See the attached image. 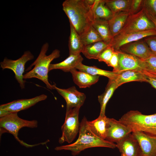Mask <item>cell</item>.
Segmentation results:
<instances>
[{
	"label": "cell",
	"instance_id": "6da1fadb",
	"mask_svg": "<svg viewBox=\"0 0 156 156\" xmlns=\"http://www.w3.org/2000/svg\"><path fill=\"white\" fill-rule=\"evenodd\" d=\"M94 5H89L86 0H66L62 3L63 10L70 23L80 35L92 25Z\"/></svg>",
	"mask_w": 156,
	"mask_h": 156
},
{
	"label": "cell",
	"instance_id": "7a4b0ae2",
	"mask_svg": "<svg viewBox=\"0 0 156 156\" xmlns=\"http://www.w3.org/2000/svg\"><path fill=\"white\" fill-rule=\"evenodd\" d=\"M88 122L86 118L84 117L80 123L79 137L76 141L68 145L57 146L55 150L70 151L72 155H75L89 148L105 147L113 149L116 148V144L102 139L94 135L90 129Z\"/></svg>",
	"mask_w": 156,
	"mask_h": 156
},
{
	"label": "cell",
	"instance_id": "3957f363",
	"mask_svg": "<svg viewBox=\"0 0 156 156\" xmlns=\"http://www.w3.org/2000/svg\"><path fill=\"white\" fill-rule=\"evenodd\" d=\"M49 47V45L47 42L43 44L37 58L26 71L29 70L34 66V68L24 75L23 79H25L37 78L43 82L48 88L53 90L54 89L53 85H52L49 83L48 79L49 67L53 60L60 57V52L59 50L55 49L51 54L47 55L46 54Z\"/></svg>",
	"mask_w": 156,
	"mask_h": 156
},
{
	"label": "cell",
	"instance_id": "277c9868",
	"mask_svg": "<svg viewBox=\"0 0 156 156\" xmlns=\"http://www.w3.org/2000/svg\"><path fill=\"white\" fill-rule=\"evenodd\" d=\"M119 120L129 127L132 132L142 131L156 135V113L145 115L137 110H131Z\"/></svg>",
	"mask_w": 156,
	"mask_h": 156
},
{
	"label": "cell",
	"instance_id": "5b68a950",
	"mask_svg": "<svg viewBox=\"0 0 156 156\" xmlns=\"http://www.w3.org/2000/svg\"><path fill=\"white\" fill-rule=\"evenodd\" d=\"M0 127L12 134L21 145L26 147H32L41 143L34 145L27 144L21 140L18 137L19 130L24 127L36 128L38 122L36 120H29L19 117L17 113H11L0 117Z\"/></svg>",
	"mask_w": 156,
	"mask_h": 156
},
{
	"label": "cell",
	"instance_id": "8992f818",
	"mask_svg": "<svg viewBox=\"0 0 156 156\" xmlns=\"http://www.w3.org/2000/svg\"><path fill=\"white\" fill-rule=\"evenodd\" d=\"M80 107L66 109L65 121L61 127L62 135L59 142L70 143L75 139L79 132L80 124L79 115Z\"/></svg>",
	"mask_w": 156,
	"mask_h": 156
},
{
	"label": "cell",
	"instance_id": "52a82bcc",
	"mask_svg": "<svg viewBox=\"0 0 156 156\" xmlns=\"http://www.w3.org/2000/svg\"><path fill=\"white\" fill-rule=\"evenodd\" d=\"M155 29L154 23L147 17L142 8L137 13L129 15L124 26L118 34L139 32Z\"/></svg>",
	"mask_w": 156,
	"mask_h": 156
},
{
	"label": "cell",
	"instance_id": "ba28073f",
	"mask_svg": "<svg viewBox=\"0 0 156 156\" xmlns=\"http://www.w3.org/2000/svg\"><path fill=\"white\" fill-rule=\"evenodd\" d=\"M34 58L33 54L29 51L25 52L18 59L12 60L5 57L0 63V67L3 70L5 69L12 70L15 74V78L22 89L25 88L26 81L23 79V73L26 63Z\"/></svg>",
	"mask_w": 156,
	"mask_h": 156
},
{
	"label": "cell",
	"instance_id": "9c48e42d",
	"mask_svg": "<svg viewBox=\"0 0 156 156\" xmlns=\"http://www.w3.org/2000/svg\"><path fill=\"white\" fill-rule=\"evenodd\" d=\"M47 98V95L42 94L33 98L18 99L2 104L0 106V117L10 113H18L27 109Z\"/></svg>",
	"mask_w": 156,
	"mask_h": 156
},
{
	"label": "cell",
	"instance_id": "30bf717a",
	"mask_svg": "<svg viewBox=\"0 0 156 156\" xmlns=\"http://www.w3.org/2000/svg\"><path fill=\"white\" fill-rule=\"evenodd\" d=\"M156 36V29L127 34H118L113 37L109 46L115 51H119L122 46L146 37Z\"/></svg>",
	"mask_w": 156,
	"mask_h": 156
},
{
	"label": "cell",
	"instance_id": "8fae6325",
	"mask_svg": "<svg viewBox=\"0 0 156 156\" xmlns=\"http://www.w3.org/2000/svg\"><path fill=\"white\" fill-rule=\"evenodd\" d=\"M132 132L129 127L119 120L109 118L105 140L117 144Z\"/></svg>",
	"mask_w": 156,
	"mask_h": 156
},
{
	"label": "cell",
	"instance_id": "7c38bea8",
	"mask_svg": "<svg viewBox=\"0 0 156 156\" xmlns=\"http://www.w3.org/2000/svg\"><path fill=\"white\" fill-rule=\"evenodd\" d=\"M55 89L65 100L66 109L81 107L83 104L86 98L85 94L79 91L74 86L67 89H62L57 87L53 84Z\"/></svg>",
	"mask_w": 156,
	"mask_h": 156
},
{
	"label": "cell",
	"instance_id": "4fadbf2b",
	"mask_svg": "<svg viewBox=\"0 0 156 156\" xmlns=\"http://www.w3.org/2000/svg\"><path fill=\"white\" fill-rule=\"evenodd\" d=\"M132 133L139 144L142 156H156V135L138 131Z\"/></svg>",
	"mask_w": 156,
	"mask_h": 156
},
{
	"label": "cell",
	"instance_id": "5bb4252c",
	"mask_svg": "<svg viewBox=\"0 0 156 156\" xmlns=\"http://www.w3.org/2000/svg\"><path fill=\"white\" fill-rule=\"evenodd\" d=\"M119 57L118 73L129 70H145L143 61L132 55L118 51Z\"/></svg>",
	"mask_w": 156,
	"mask_h": 156
},
{
	"label": "cell",
	"instance_id": "9a60e30c",
	"mask_svg": "<svg viewBox=\"0 0 156 156\" xmlns=\"http://www.w3.org/2000/svg\"><path fill=\"white\" fill-rule=\"evenodd\" d=\"M119 51L135 56L143 60L153 54L146 43L141 40L124 45L120 48Z\"/></svg>",
	"mask_w": 156,
	"mask_h": 156
},
{
	"label": "cell",
	"instance_id": "2e32d148",
	"mask_svg": "<svg viewBox=\"0 0 156 156\" xmlns=\"http://www.w3.org/2000/svg\"><path fill=\"white\" fill-rule=\"evenodd\" d=\"M116 144L121 154L125 156H142L139 144L132 133Z\"/></svg>",
	"mask_w": 156,
	"mask_h": 156
},
{
	"label": "cell",
	"instance_id": "e0dca14e",
	"mask_svg": "<svg viewBox=\"0 0 156 156\" xmlns=\"http://www.w3.org/2000/svg\"><path fill=\"white\" fill-rule=\"evenodd\" d=\"M83 58L80 54L69 55V56L63 61L58 63L51 64L49 71L54 69H60L65 72H70L82 63Z\"/></svg>",
	"mask_w": 156,
	"mask_h": 156
},
{
	"label": "cell",
	"instance_id": "ac0fdd59",
	"mask_svg": "<svg viewBox=\"0 0 156 156\" xmlns=\"http://www.w3.org/2000/svg\"><path fill=\"white\" fill-rule=\"evenodd\" d=\"M74 83L80 88H89L97 83L99 76H94L75 69L70 72Z\"/></svg>",
	"mask_w": 156,
	"mask_h": 156
},
{
	"label": "cell",
	"instance_id": "d6986e66",
	"mask_svg": "<svg viewBox=\"0 0 156 156\" xmlns=\"http://www.w3.org/2000/svg\"><path fill=\"white\" fill-rule=\"evenodd\" d=\"M108 118L106 116H99L96 119L88 122V126L92 132L102 139L105 140L107 137Z\"/></svg>",
	"mask_w": 156,
	"mask_h": 156
},
{
	"label": "cell",
	"instance_id": "ffe728a7",
	"mask_svg": "<svg viewBox=\"0 0 156 156\" xmlns=\"http://www.w3.org/2000/svg\"><path fill=\"white\" fill-rule=\"evenodd\" d=\"M114 80L119 87L124 83L131 81L146 82V77L143 71L129 70L118 73Z\"/></svg>",
	"mask_w": 156,
	"mask_h": 156
},
{
	"label": "cell",
	"instance_id": "44dd1931",
	"mask_svg": "<svg viewBox=\"0 0 156 156\" xmlns=\"http://www.w3.org/2000/svg\"><path fill=\"white\" fill-rule=\"evenodd\" d=\"M129 13L120 12L113 15L108 21L111 34L113 37L118 34L124 26Z\"/></svg>",
	"mask_w": 156,
	"mask_h": 156
},
{
	"label": "cell",
	"instance_id": "7402d4cb",
	"mask_svg": "<svg viewBox=\"0 0 156 156\" xmlns=\"http://www.w3.org/2000/svg\"><path fill=\"white\" fill-rule=\"evenodd\" d=\"M118 87L114 80L109 79L104 92L98 96V100L100 105V116H105L106 105L113 94L115 90Z\"/></svg>",
	"mask_w": 156,
	"mask_h": 156
},
{
	"label": "cell",
	"instance_id": "603a6c76",
	"mask_svg": "<svg viewBox=\"0 0 156 156\" xmlns=\"http://www.w3.org/2000/svg\"><path fill=\"white\" fill-rule=\"evenodd\" d=\"M109 46L103 41H101L84 46L81 53L87 58L97 60L101 53Z\"/></svg>",
	"mask_w": 156,
	"mask_h": 156
},
{
	"label": "cell",
	"instance_id": "cb8c5ba5",
	"mask_svg": "<svg viewBox=\"0 0 156 156\" xmlns=\"http://www.w3.org/2000/svg\"><path fill=\"white\" fill-rule=\"evenodd\" d=\"M70 33L68 44L69 55L80 54L81 53L84 45L80 35L70 23Z\"/></svg>",
	"mask_w": 156,
	"mask_h": 156
},
{
	"label": "cell",
	"instance_id": "d4e9b609",
	"mask_svg": "<svg viewBox=\"0 0 156 156\" xmlns=\"http://www.w3.org/2000/svg\"><path fill=\"white\" fill-rule=\"evenodd\" d=\"M92 25L101 36L103 41L109 45L113 37L108 21L99 18H94Z\"/></svg>",
	"mask_w": 156,
	"mask_h": 156
},
{
	"label": "cell",
	"instance_id": "484cf974",
	"mask_svg": "<svg viewBox=\"0 0 156 156\" xmlns=\"http://www.w3.org/2000/svg\"><path fill=\"white\" fill-rule=\"evenodd\" d=\"M76 69L94 76H103L107 77L110 80H115L118 73L113 71L106 70L99 68L94 66H88L83 64H79Z\"/></svg>",
	"mask_w": 156,
	"mask_h": 156
},
{
	"label": "cell",
	"instance_id": "4316f807",
	"mask_svg": "<svg viewBox=\"0 0 156 156\" xmlns=\"http://www.w3.org/2000/svg\"><path fill=\"white\" fill-rule=\"evenodd\" d=\"M94 18L109 20L112 17L111 10L106 5L105 0H95L93 7Z\"/></svg>",
	"mask_w": 156,
	"mask_h": 156
},
{
	"label": "cell",
	"instance_id": "83f0119b",
	"mask_svg": "<svg viewBox=\"0 0 156 156\" xmlns=\"http://www.w3.org/2000/svg\"><path fill=\"white\" fill-rule=\"evenodd\" d=\"M113 15L120 12L129 13L132 0H105Z\"/></svg>",
	"mask_w": 156,
	"mask_h": 156
},
{
	"label": "cell",
	"instance_id": "f1b7e54d",
	"mask_svg": "<svg viewBox=\"0 0 156 156\" xmlns=\"http://www.w3.org/2000/svg\"><path fill=\"white\" fill-rule=\"evenodd\" d=\"M80 36L84 46L103 41L101 36L92 25Z\"/></svg>",
	"mask_w": 156,
	"mask_h": 156
},
{
	"label": "cell",
	"instance_id": "f546056e",
	"mask_svg": "<svg viewBox=\"0 0 156 156\" xmlns=\"http://www.w3.org/2000/svg\"><path fill=\"white\" fill-rule=\"evenodd\" d=\"M143 61L145 65L144 71L156 75V55L153 54L148 58Z\"/></svg>",
	"mask_w": 156,
	"mask_h": 156
},
{
	"label": "cell",
	"instance_id": "4dcf8cb0",
	"mask_svg": "<svg viewBox=\"0 0 156 156\" xmlns=\"http://www.w3.org/2000/svg\"><path fill=\"white\" fill-rule=\"evenodd\" d=\"M142 8L145 12L156 17V0H144Z\"/></svg>",
	"mask_w": 156,
	"mask_h": 156
},
{
	"label": "cell",
	"instance_id": "1f68e13d",
	"mask_svg": "<svg viewBox=\"0 0 156 156\" xmlns=\"http://www.w3.org/2000/svg\"><path fill=\"white\" fill-rule=\"evenodd\" d=\"M114 51L113 48L109 46L101 53L97 60L99 62H104L107 65Z\"/></svg>",
	"mask_w": 156,
	"mask_h": 156
},
{
	"label": "cell",
	"instance_id": "d6a6232c",
	"mask_svg": "<svg viewBox=\"0 0 156 156\" xmlns=\"http://www.w3.org/2000/svg\"><path fill=\"white\" fill-rule=\"evenodd\" d=\"M144 0H132L129 15L136 13L140 11L142 8Z\"/></svg>",
	"mask_w": 156,
	"mask_h": 156
},
{
	"label": "cell",
	"instance_id": "836d02e7",
	"mask_svg": "<svg viewBox=\"0 0 156 156\" xmlns=\"http://www.w3.org/2000/svg\"><path fill=\"white\" fill-rule=\"evenodd\" d=\"M107 65L113 68V71L118 73L119 57L118 51L115 50Z\"/></svg>",
	"mask_w": 156,
	"mask_h": 156
},
{
	"label": "cell",
	"instance_id": "e575fe53",
	"mask_svg": "<svg viewBox=\"0 0 156 156\" xmlns=\"http://www.w3.org/2000/svg\"><path fill=\"white\" fill-rule=\"evenodd\" d=\"M152 53L156 55V36H151L144 38Z\"/></svg>",
	"mask_w": 156,
	"mask_h": 156
},
{
	"label": "cell",
	"instance_id": "d590c367",
	"mask_svg": "<svg viewBox=\"0 0 156 156\" xmlns=\"http://www.w3.org/2000/svg\"><path fill=\"white\" fill-rule=\"evenodd\" d=\"M146 77V82L150 83L156 89V75L151 74L147 72L143 71Z\"/></svg>",
	"mask_w": 156,
	"mask_h": 156
},
{
	"label": "cell",
	"instance_id": "8d00e7d4",
	"mask_svg": "<svg viewBox=\"0 0 156 156\" xmlns=\"http://www.w3.org/2000/svg\"><path fill=\"white\" fill-rule=\"evenodd\" d=\"M145 13L147 17L154 23L155 27V29H156V17L150 14Z\"/></svg>",
	"mask_w": 156,
	"mask_h": 156
},
{
	"label": "cell",
	"instance_id": "74e56055",
	"mask_svg": "<svg viewBox=\"0 0 156 156\" xmlns=\"http://www.w3.org/2000/svg\"><path fill=\"white\" fill-rule=\"evenodd\" d=\"M120 156H125L123 154H121Z\"/></svg>",
	"mask_w": 156,
	"mask_h": 156
}]
</instances>
